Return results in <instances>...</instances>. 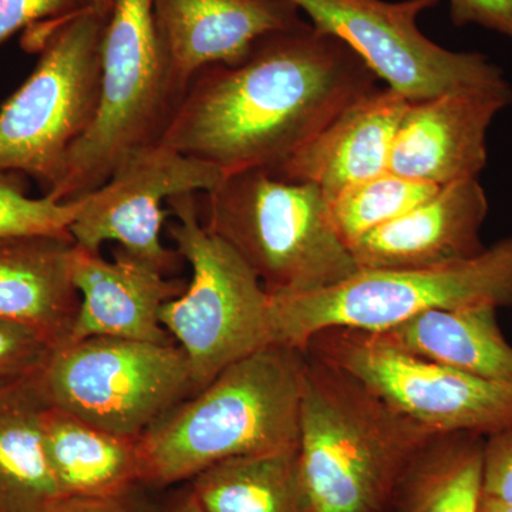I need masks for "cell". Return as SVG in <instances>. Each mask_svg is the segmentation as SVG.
I'll return each instance as SVG.
<instances>
[{
	"label": "cell",
	"mask_w": 512,
	"mask_h": 512,
	"mask_svg": "<svg viewBox=\"0 0 512 512\" xmlns=\"http://www.w3.org/2000/svg\"><path fill=\"white\" fill-rule=\"evenodd\" d=\"M377 83L355 50L301 20L195 74L160 144L225 175L274 171Z\"/></svg>",
	"instance_id": "obj_1"
},
{
	"label": "cell",
	"mask_w": 512,
	"mask_h": 512,
	"mask_svg": "<svg viewBox=\"0 0 512 512\" xmlns=\"http://www.w3.org/2000/svg\"><path fill=\"white\" fill-rule=\"evenodd\" d=\"M437 436L308 353L298 450L313 512H390L404 474Z\"/></svg>",
	"instance_id": "obj_2"
},
{
	"label": "cell",
	"mask_w": 512,
	"mask_h": 512,
	"mask_svg": "<svg viewBox=\"0 0 512 512\" xmlns=\"http://www.w3.org/2000/svg\"><path fill=\"white\" fill-rule=\"evenodd\" d=\"M306 360L266 346L177 404L138 440L141 483L167 487L228 458L299 447Z\"/></svg>",
	"instance_id": "obj_3"
},
{
	"label": "cell",
	"mask_w": 512,
	"mask_h": 512,
	"mask_svg": "<svg viewBox=\"0 0 512 512\" xmlns=\"http://www.w3.org/2000/svg\"><path fill=\"white\" fill-rule=\"evenodd\" d=\"M198 208L204 227L244 259L271 296L329 288L360 269L315 185L254 168L224 175Z\"/></svg>",
	"instance_id": "obj_4"
},
{
	"label": "cell",
	"mask_w": 512,
	"mask_h": 512,
	"mask_svg": "<svg viewBox=\"0 0 512 512\" xmlns=\"http://www.w3.org/2000/svg\"><path fill=\"white\" fill-rule=\"evenodd\" d=\"M512 308V235L466 261L436 268L359 269L339 284L271 296L274 345L305 350L332 328L383 332L420 313Z\"/></svg>",
	"instance_id": "obj_5"
},
{
	"label": "cell",
	"mask_w": 512,
	"mask_h": 512,
	"mask_svg": "<svg viewBox=\"0 0 512 512\" xmlns=\"http://www.w3.org/2000/svg\"><path fill=\"white\" fill-rule=\"evenodd\" d=\"M154 20V0H113L101 43L96 120L67 154L62 178L46 197L79 200L109 181L138 150L160 143L183 99Z\"/></svg>",
	"instance_id": "obj_6"
},
{
	"label": "cell",
	"mask_w": 512,
	"mask_h": 512,
	"mask_svg": "<svg viewBox=\"0 0 512 512\" xmlns=\"http://www.w3.org/2000/svg\"><path fill=\"white\" fill-rule=\"evenodd\" d=\"M167 204L177 218L170 227L175 251L192 278L164 303L160 320L187 356L198 393L238 360L274 345L271 295L244 259L204 227L197 194L174 195Z\"/></svg>",
	"instance_id": "obj_7"
},
{
	"label": "cell",
	"mask_w": 512,
	"mask_h": 512,
	"mask_svg": "<svg viewBox=\"0 0 512 512\" xmlns=\"http://www.w3.org/2000/svg\"><path fill=\"white\" fill-rule=\"evenodd\" d=\"M106 22L86 10L40 40L35 69L0 107V173L28 175L45 195L59 183L99 111Z\"/></svg>",
	"instance_id": "obj_8"
},
{
	"label": "cell",
	"mask_w": 512,
	"mask_h": 512,
	"mask_svg": "<svg viewBox=\"0 0 512 512\" xmlns=\"http://www.w3.org/2000/svg\"><path fill=\"white\" fill-rule=\"evenodd\" d=\"M35 379L47 406L134 440L195 393L177 343L103 336L56 346Z\"/></svg>",
	"instance_id": "obj_9"
},
{
	"label": "cell",
	"mask_w": 512,
	"mask_h": 512,
	"mask_svg": "<svg viewBox=\"0 0 512 512\" xmlns=\"http://www.w3.org/2000/svg\"><path fill=\"white\" fill-rule=\"evenodd\" d=\"M306 352L357 377L433 433L487 437L512 427V382L427 362L365 330H322L309 340Z\"/></svg>",
	"instance_id": "obj_10"
},
{
	"label": "cell",
	"mask_w": 512,
	"mask_h": 512,
	"mask_svg": "<svg viewBox=\"0 0 512 512\" xmlns=\"http://www.w3.org/2000/svg\"><path fill=\"white\" fill-rule=\"evenodd\" d=\"M316 29L338 37L377 80L407 101L453 90L508 84L503 69L478 52H453L424 36L417 19L440 0H288Z\"/></svg>",
	"instance_id": "obj_11"
},
{
	"label": "cell",
	"mask_w": 512,
	"mask_h": 512,
	"mask_svg": "<svg viewBox=\"0 0 512 512\" xmlns=\"http://www.w3.org/2000/svg\"><path fill=\"white\" fill-rule=\"evenodd\" d=\"M224 175L215 165L160 143L138 150L107 183L79 198L70 237L76 247L94 254L106 242H117L138 261L171 274L183 258L161 239L165 218L171 215L163 204L174 195L211 191Z\"/></svg>",
	"instance_id": "obj_12"
},
{
	"label": "cell",
	"mask_w": 512,
	"mask_h": 512,
	"mask_svg": "<svg viewBox=\"0 0 512 512\" xmlns=\"http://www.w3.org/2000/svg\"><path fill=\"white\" fill-rule=\"evenodd\" d=\"M511 104L510 83L409 101L394 137L389 171L439 187L480 178L487 167L488 130Z\"/></svg>",
	"instance_id": "obj_13"
},
{
	"label": "cell",
	"mask_w": 512,
	"mask_h": 512,
	"mask_svg": "<svg viewBox=\"0 0 512 512\" xmlns=\"http://www.w3.org/2000/svg\"><path fill=\"white\" fill-rule=\"evenodd\" d=\"M487 194L478 178L443 185L429 200L350 245L360 269L436 268L484 251Z\"/></svg>",
	"instance_id": "obj_14"
},
{
	"label": "cell",
	"mask_w": 512,
	"mask_h": 512,
	"mask_svg": "<svg viewBox=\"0 0 512 512\" xmlns=\"http://www.w3.org/2000/svg\"><path fill=\"white\" fill-rule=\"evenodd\" d=\"M288 0H154L158 39L178 89L211 64H237L261 37L301 22Z\"/></svg>",
	"instance_id": "obj_15"
},
{
	"label": "cell",
	"mask_w": 512,
	"mask_h": 512,
	"mask_svg": "<svg viewBox=\"0 0 512 512\" xmlns=\"http://www.w3.org/2000/svg\"><path fill=\"white\" fill-rule=\"evenodd\" d=\"M70 274L80 306L67 342L103 336L175 343L161 325L160 313L164 303L185 291L184 281L168 279L121 248L114 261H107L76 245Z\"/></svg>",
	"instance_id": "obj_16"
},
{
	"label": "cell",
	"mask_w": 512,
	"mask_h": 512,
	"mask_svg": "<svg viewBox=\"0 0 512 512\" xmlns=\"http://www.w3.org/2000/svg\"><path fill=\"white\" fill-rule=\"evenodd\" d=\"M407 103L389 87L377 86L269 173L315 185L328 201L350 185L386 173Z\"/></svg>",
	"instance_id": "obj_17"
},
{
	"label": "cell",
	"mask_w": 512,
	"mask_h": 512,
	"mask_svg": "<svg viewBox=\"0 0 512 512\" xmlns=\"http://www.w3.org/2000/svg\"><path fill=\"white\" fill-rule=\"evenodd\" d=\"M70 235L0 238V320L45 336L53 348L69 339L79 312Z\"/></svg>",
	"instance_id": "obj_18"
},
{
	"label": "cell",
	"mask_w": 512,
	"mask_h": 512,
	"mask_svg": "<svg viewBox=\"0 0 512 512\" xmlns=\"http://www.w3.org/2000/svg\"><path fill=\"white\" fill-rule=\"evenodd\" d=\"M42 429L59 497H127L141 483L138 440L101 430L49 406Z\"/></svg>",
	"instance_id": "obj_19"
},
{
	"label": "cell",
	"mask_w": 512,
	"mask_h": 512,
	"mask_svg": "<svg viewBox=\"0 0 512 512\" xmlns=\"http://www.w3.org/2000/svg\"><path fill=\"white\" fill-rule=\"evenodd\" d=\"M375 335L427 362L512 382V345L500 328L494 306L424 312Z\"/></svg>",
	"instance_id": "obj_20"
},
{
	"label": "cell",
	"mask_w": 512,
	"mask_h": 512,
	"mask_svg": "<svg viewBox=\"0 0 512 512\" xmlns=\"http://www.w3.org/2000/svg\"><path fill=\"white\" fill-rule=\"evenodd\" d=\"M46 409L35 373L0 382V512H42L59 498L43 444Z\"/></svg>",
	"instance_id": "obj_21"
},
{
	"label": "cell",
	"mask_w": 512,
	"mask_h": 512,
	"mask_svg": "<svg viewBox=\"0 0 512 512\" xmlns=\"http://www.w3.org/2000/svg\"><path fill=\"white\" fill-rule=\"evenodd\" d=\"M191 481L207 512H313L298 447L228 458Z\"/></svg>",
	"instance_id": "obj_22"
},
{
	"label": "cell",
	"mask_w": 512,
	"mask_h": 512,
	"mask_svg": "<svg viewBox=\"0 0 512 512\" xmlns=\"http://www.w3.org/2000/svg\"><path fill=\"white\" fill-rule=\"evenodd\" d=\"M484 440L470 433L439 434L404 474L390 512H478Z\"/></svg>",
	"instance_id": "obj_23"
},
{
	"label": "cell",
	"mask_w": 512,
	"mask_h": 512,
	"mask_svg": "<svg viewBox=\"0 0 512 512\" xmlns=\"http://www.w3.org/2000/svg\"><path fill=\"white\" fill-rule=\"evenodd\" d=\"M439 188L386 171L330 198V217L339 237L350 247L367 232L429 200Z\"/></svg>",
	"instance_id": "obj_24"
},
{
	"label": "cell",
	"mask_w": 512,
	"mask_h": 512,
	"mask_svg": "<svg viewBox=\"0 0 512 512\" xmlns=\"http://www.w3.org/2000/svg\"><path fill=\"white\" fill-rule=\"evenodd\" d=\"M20 174L0 173V238L15 235H70L80 202L32 198Z\"/></svg>",
	"instance_id": "obj_25"
},
{
	"label": "cell",
	"mask_w": 512,
	"mask_h": 512,
	"mask_svg": "<svg viewBox=\"0 0 512 512\" xmlns=\"http://www.w3.org/2000/svg\"><path fill=\"white\" fill-rule=\"evenodd\" d=\"M90 9V0H0V46L20 30L32 28L39 45L47 32Z\"/></svg>",
	"instance_id": "obj_26"
},
{
	"label": "cell",
	"mask_w": 512,
	"mask_h": 512,
	"mask_svg": "<svg viewBox=\"0 0 512 512\" xmlns=\"http://www.w3.org/2000/svg\"><path fill=\"white\" fill-rule=\"evenodd\" d=\"M52 349L36 330L0 320V382L36 373Z\"/></svg>",
	"instance_id": "obj_27"
},
{
	"label": "cell",
	"mask_w": 512,
	"mask_h": 512,
	"mask_svg": "<svg viewBox=\"0 0 512 512\" xmlns=\"http://www.w3.org/2000/svg\"><path fill=\"white\" fill-rule=\"evenodd\" d=\"M483 497L512 505V427L485 437Z\"/></svg>",
	"instance_id": "obj_28"
},
{
	"label": "cell",
	"mask_w": 512,
	"mask_h": 512,
	"mask_svg": "<svg viewBox=\"0 0 512 512\" xmlns=\"http://www.w3.org/2000/svg\"><path fill=\"white\" fill-rule=\"evenodd\" d=\"M456 26L478 25L512 43V0H448Z\"/></svg>",
	"instance_id": "obj_29"
},
{
	"label": "cell",
	"mask_w": 512,
	"mask_h": 512,
	"mask_svg": "<svg viewBox=\"0 0 512 512\" xmlns=\"http://www.w3.org/2000/svg\"><path fill=\"white\" fill-rule=\"evenodd\" d=\"M42 512H140L127 497H59Z\"/></svg>",
	"instance_id": "obj_30"
},
{
	"label": "cell",
	"mask_w": 512,
	"mask_h": 512,
	"mask_svg": "<svg viewBox=\"0 0 512 512\" xmlns=\"http://www.w3.org/2000/svg\"><path fill=\"white\" fill-rule=\"evenodd\" d=\"M164 512H207L204 508L198 504V501L195 500L194 495L188 493L184 495L180 500L175 501L174 504H171L170 507L167 508Z\"/></svg>",
	"instance_id": "obj_31"
},
{
	"label": "cell",
	"mask_w": 512,
	"mask_h": 512,
	"mask_svg": "<svg viewBox=\"0 0 512 512\" xmlns=\"http://www.w3.org/2000/svg\"><path fill=\"white\" fill-rule=\"evenodd\" d=\"M478 512H512V505L500 503V501L491 500V498L481 497L480 510Z\"/></svg>",
	"instance_id": "obj_32"
},
{
	"label": "cell",
	"mask_w": 512,
	"mask_h": 512,
	"mask_svg": "<svg viewBox=\"0 0 512 512\" xmlns=\"http://www.w3.org/2000/svg\"><path fill=\"white\" fill-rule=\"evenodd\" d=\"M90 8L101 18L109 19L111 8H113V0H90Z\"/></svg>",
	"instance_id": "obj_33"
}]
</instances>
